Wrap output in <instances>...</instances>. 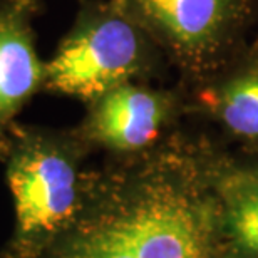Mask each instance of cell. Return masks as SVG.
<instances>
[{
	"label": "cell",
	"instance_id": "obj_1",
	"mask_svg": "<svg viewBox=\"0 0 258 258\" xmlns=\"http://www.w3.org/2000/svg\"><path fill=\"white\" fill-rule=\"evenodd\" d=\"M216 148L179 127L149 151L109 156L74 220L24 258H223Z\"/></svg>",
	"mask_w": 258,
	"mask_h": 258
},
{
	"label": "cell",
	"instance_id": "obj_2",
	"mask_svg": "<svg viewBox=\"0 0 258 258\" xmlns=\"http://www.w3.org/2000/svg\"><path fill=\"white\" fill-rule=\"evenodd\" d=\"M91 151L76 127L14 122L2 163L14 196L15 231L2 258L35 253L74 220L87 193Z\"/></svg>",
	"mask_w": 258,
	"mask_h": 258
},
{
	"label": "cell",
	"instance_id": "obj_3",
	"mask_svg": "<svg viewBox=\"0 0 258 258\" xmlns=\"http://www.w3.org/2000/svg\"><path fill=\"white\" fill-rule=\"evenodd\" d=\"M168 64L153 39L112 0H81L79 12L45 62L44 91L89 104L126 82H149Z\"/></svg>",
	"mask_w": 258,
	"mask_h": 258
},
{
	"label": "cell",
	"instance_id": "obj_4",
	"mask_svg": "<svg viewBox=\"0 0 258 258\" xmlns=\"http://www.w3.org/2000/svg\"><path fill=\"white\" fill-rule=\"evenodd\" d=\"M181 76L184 89L211 79L248 49L258 0H112Z\"/></svg>",
	"mask_w": 258,
	"mask_h": 258
},
{
	"label": "cell",
	"instance_id": "obj_5",
	"mask_svg": "<svg viewBox=\"0 0 258 258\" xmlns=\"http://www.w3.org/2000/svg\"><path fill=\"white\" fill-rule=\"evenodd\" d=\"M86 106L76 131L92 151L102 149L109 156L149 151L188 117V97L181 86L163 89L149 82H126Z\"/></svg>",
	"mask_w": 258,
	"mask_h": 258
},
{
	"label": "cell",
	"instance_id": "obj_6",
	"mask_svg": "<svg viewBox=\"0 0 258 258\" xmlns=\"http://www.w3.org/2000/svg\"><path fill=\"white\" fill-rule=\"evenodd\" d=\"M42 7L44 0H0V163L20 111L44 91L45 62L34 30Z\"/></svg>",
	"mask_w": 258,
	"mask_h": 258
},
{
	"label": "cell",
	"instance_id": "obj_7",
	"mask_svg": "<svg viewBox=\"0 0 258 258\" xmlns=\"http://www.w3.org/2000/svg\"><path fill=\"white\" fill-rule=\"evenodd\" d=\"M184 91L188 117L213 122L226 138L258 156V52L248 45L216 76Z\"/></svg>",
	"mask_w": 258,
	"mask_h": 258
},
{
	"label": "cell",
	"instance_id": "obj_8",
	"mask_svg": "<svg viewBox=\"0 0 258 258\" xmlns=\"http://www.w3.org/2000/svg\"><path fill=\"white\" fill-rule=\"evenodd\" d=\"M213 181L223 258H258V156L238 158L218 143Z\"/></svg>",
	"mask_w": 258,
	"mask_h": 258
},
{
	"label": "cell",
	"instance_id": "obj_9",
	"mask_svg": "<svg viewBox=\"0 0 258 258\" xmlns=\"http://www.w3.org/2000/svg\"><path fill=\"white\" fill-rule=\"evenodd\" d=\"M250 49L253 50V52H258V35H256V39L253 40V42L250 44Z\"/></svg>",
	"mask_w": 258,
	"mask_h": 258
}]
</instances>
